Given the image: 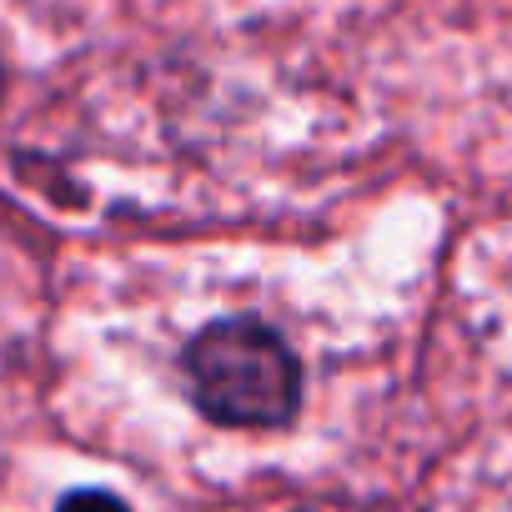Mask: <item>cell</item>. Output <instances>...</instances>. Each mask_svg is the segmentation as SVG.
Masks as SVG:
<instances>
[{
  "instance_id": "6da1fadb",
  "label": "cell",
  "mask_w": 512,
  "mask_h": 512,
  "mask_svg": "<svg viewBox=\"0 0 512 512\" xmlns=\"http://www.w3.org/2000/svg\"><path fill=\"white\" fill-rule=\"evenodd\" d=\"M196 407L226 427H277L302 402L292 347L262 322H216L186 347Z\"/></svg>"
},
{
  "instance_id": "7a4b0ae2",
  "label": "cell",
  "mask_w": 512,
  "mask_h": 512,
  "mask_svg": "<svg viewBox=\"0 0 512 512\" xmlns=\"http://www.w3.org/2000/svg\"><path fill=\"white\" fill-rule=\"evenodd\" d=\"M56 512H131L121 497H111V492H101V487H86V492H71V497H61V507Z\"/></svg>"
}]
</instances>
